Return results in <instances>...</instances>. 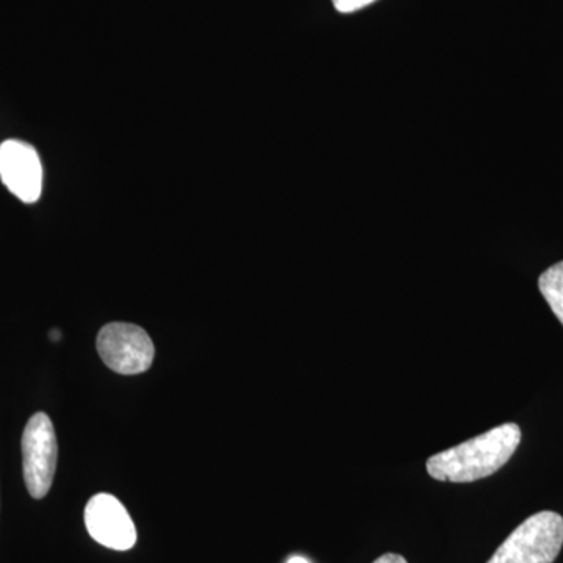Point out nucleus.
<instances>
[{
  "label": "nucleus",
  "instance_id": "nucleus-1",
  "mask_svg": "<svg viewBox=\"0 0 563 563\" xmlns=\"http://www.w3.org/2000/svg\"><path fill=\"white\" fill-rule=\"evenodd\" d=\"M520 442V426L506 422L459 446L432 455L426 468L429 476L440 483H476L499 472L510 461Z\"/></svg>",
  "mask_w": 563,
  "mask_h": 563
},
{
  "label": "nucleus",
  "instance_id": "nucleus-2",
  "mask_svg": "<svg viewBox=\"0 0 563 563\" xmlns=\"http://www.w3.org/2000/svg\"><path fill=\"white\" fill-rule=\"evenodd\" d=\"M562 547L563 518L543 510L518 526L487 563H553Z\"/></svg>",
  "mask_w": 563,
  "mask_h": 563
},
{
  "label": "nucleus",
  "instance_id": "nucleus-3",
  "mask_svg": "<svg viewBox=\"0 0 563 563\" xmlns=\"http://www.w3.org/2000/svg\"><path fill=\"white\" fill-rule=\"evenodd\" d=\"M57 435L46 413L33 415L22 433V468L32 498L49 493L57 470Z\"/></svg>",
  "mask_w": 563,
  "mask_h": 563
},
{
  "label": "nucleus",
  "instance_id": "nucleus-4",
  "mask_svg": "<svg viewBox=\"0 0 563 563\" xmlns=\"http://www.w3.org/2000/svg\"><path fill=\"white\" fill-rule=\"evenodd\" d=\"M96 346L103 363L124 376L147 372L154 362L155 347L151 336L131 322L103 325Z\"/></svg>",
  "mask_w": 563,
  "mask_h": 563
},
{
  "label": "nucleus",
  "instance_id": "nucleus-5",
  "mask_svg": "<svg viewBox=\"0 0 563 563\" xmlns=\"http://www.w3.org/2000/svg\"><path fill=\"white\" fill-rule=\"evenodd\" d=\"M85 526L92 539L114 551L135 547L136 528L128 509L109 493L92 496L85 507Z\"/></svg>",
  "mask_w": 563,
  "mask_h": 563
},
{
  "label": "nucleus",
  "instance_id": "nucleus-6",
  "mask_svg": "<svg viewBox=\"0 0 563 563\" xmlns=\"http://www.w3.org/2000/svg\"><path fill=\"white\" fill-rule=\"evenodd\" d=\"M0 179L22 202L38 201L43 190V166L35 147L20 140L0 144Z\"/></svg>",
  "mask_w": 563,
  "mask_h": 563
},
{
  "label": "nucleus",
  "instance_id": "nucleus-7",
  "mask_svg": "<svg viewBox=\"0 0 563 563\" xmlns=\"http://www.w3.org/2000/svg\"><path fill=\"white\" fill-rule=\"evenodd\" d=\"M539 288L563 324V262L555 263L540 276Z\"/></svg>",
  "mask_w": 563,
  "mask_h": 563
},
{
  "label": "nucleus",
  "instance_id": "nucleus-8",
  "mask_svg": "<svg viewBox=\"0 0 563 563\" xmlns=\"http://www.w3.org/2000/svg\"><path fill=\"white\" fill-rule=\"evenodd\" d=\"M332 2L340 13H354V11L372 5L376 0H332Z\"/></svg>",
  "mask_w": 563,
  "mask_h": 563
},
{
  "label": "nucleus",
  "instance_id": "nucleus-9",
  "mask_svg": "<svg viewBox=\"0 0 563 563\" xmlns=\"http://www.w3.org/2000/svg\"><path fill=\"white\" fill-rule=\"evenodd\" d=\"M373 563H409V562H407L406 559L402 558V555L387 553V554L380 555V558L377 559V561H374Z\"/></svg>",
  "mask_w": 563,
  "mask_h": 563
},
{
  "label": "nucleus",
  "instance_id": "nucleus-10",
  "mask_svg": "<svg viewBox=\"0 0 563 563\" xmlns=\"http://www.w3.org/2000/svg\"><path fill=\"white\" fill-rule=\"evenodd\" d=\"M287 563H310V562L307 561V559L301 558V555H292V558H290V561H288Z\"/></svg>",
  "mask_w": 563,
  "mask_h": 563
},
{
  "label": "nucleus",
  "instance_id": "nucleus-11",
  "mask_svg": "<svg viewBox=\"0 0 563 563\" xmlns=\"http://www.w3.org/2000/svg\"><path fill=\"white\" fill-rule=\"evenodd\" d=\"M52 340H54V342H57V340H60V332H57V331H54L52 332Z\"/></svg>",
  "mask_w": 563,
  "mask_h": 563
}]
</instances>
